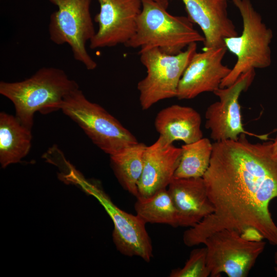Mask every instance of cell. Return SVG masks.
I'll use <instances>...</instances> for the list:
<instances>
[{
    "mask_svg": "<svg viewBox=\"0 0 277 277\" xmlns=\"http://www.w3.org/2000/svg\"><path fill=\"white\" fill-rule=\"evenodd\" d=\"M210 163L203 176L213 211L184 231L187 247L203 244L223 229L241 234L257 230L277 246V225L269 211L277 199V155L273 143H252L241 134L236 140L212 144Z\"/></svg>",
    "mask_w": 277,
    "mask_h": 277,
    "instance_id": "cell-1",
    "label": "cell"
},
{
    "mask_svg": "<svg viewBox=\"0 0 277 277\" xmlns=\"http://www.w3.org/2000/svg\"><path fill=\"white\" fill-rule=\"evenodd\" d=\"M78 88L63 69L52 67H42L23 81L0 82L1 94L12 102L16 117L30 129L35 112L61 110L65 98Z\"/></svg>",
    "mask_w": 277,
    "mask_h": 277,
    "instance_id": "cell-2",
    "label": "cell"
},
{
    "mask_svg": "<svg viewBox=\"0 0 277 277\" xmlns=\"http://www.w3.org/2000/svg\"><path fill=\"white\" fill-rule=\"evenodd\" d=\"M141 1L142 8L135 32L125 46L140 51L156 48L174 55L191 44L204 43L203 35L188 17L173 15L153 0Z\"/></svg>",
    "mask_w": 277,
    "mask_h": 277,
    "instance_id": "cell-3",
    "label": "cell"
},
{
    "mask_svg": "<svg viewBox=\"0 0 277 277\" xmlns=\"http://www.w3.org/2000/svg\"><path fill=\"white\" fill-rule=\"evenodd\" d=\"M239 10L243 21L240 35L227 37L224 44L227 50L236 57L229 74L222 82L220 88L232 85L239 76L251 69L265 68L271 65L269 46L273 34L263 22L250 0H232Z\"/></svg>",
    "mask_w": 277,
    "mask_h": 277,
    "instance_id": "cell-4",
    "label": "cell"
},
{
    "mask_svg": "<svg viewBox=\"0 0 277 277\" xmlns=\"http://www.w3.org/2000/svg\"><path fill=\"white\" fill-rule=\"evenodd\" d=\"M61 110L109 156L138 142L117 119L100 105L88 100L80 88L65 98Z\"/></svg>",
    "mask_w": 277,
    "mask_h": 277,
    "instance_id": "cell-5",
    "label": "cell"
},
{
    "mask_svg": "<svg viewBox=\"0 0 277 277\" xmlns=\"http://www.w3.org/2000/svg\"><path fill=\"white\" fill-rule=\"evenodd\" d=\"M196 49L194 43L174 55L156 48L139 51L140 61L147 72L137 85L143 110H148L161 100L176 97L180 81Z\"/></svg>",
    "mask_w": 277,
    "mask_h": 277,
    "instance_id": "cell-6",
    "label": "cell"
},
{
    "mask_svg": "<svg viewBox=\"0 0 277 277\" xmlns=\"http://www.w3.org/2000/svg\"><path fill=\"white\" fill-rule=\"evenodd\" d=\"M92 0H54L57 10L51 14L48 25L50 40L55 44H68L74 58L89 70L96 62L86 49L96 31L90 13Z\"/></svg>",
    "mask_w": 277,
    "mask_h": 277,
    "instance_id": "cell-7",
    "label": "cell"
},
{
    "mask_svg": "<svg viewBox=\"0 0 277 277\" xmlns=\"http://www.w3.org/2000/svg\"><path fill=\"white\" fill-rule=\"evenodd\" d=\"M203 244L207 249V266L210 277H247L266 242L250 241L234 230L223 229L210 235Z\"/></svg>",
    "mask_w": 277,
    "mask_h": 277,
    "instance_id": "cell-8",
    "label": "cell"
},
{
    "mask_svg": "<svg viewBox=\"0 0 277 277\" xmlns=\"http://www.w3.org/2000/svg\"><path fill=\"white\" fill-rule=\"evenodd\" d=\"M255 74V69L249 70L230 86L213 92L219 101L208 107L205 127L210 130V137L214 141L236 140L241 134L263 138L244 129L239 102L240 95L250 86Z\"/></svg>",
    "mask_w": 277,
    "mask_h": 277,
    "instance_id": "cell-9",
    "label": "cell"
},
{
    "mask_svg": "<svg viewBox=\"0 0 277 277\" xmlns=\"http://www.w3.org/2000/svg\"><path fill=\"white\" fill-rule=\"evenodd\" d=\"M100 11L94 20L98 26L90 41L92 49L124 45L134 34L141 12V0H96Z\"/></svg>",
    "mask_w": 277,
    "mask_h": 277,
    "instance_id": "cell-10",
    "label": "cell"
},
{
    "mask_svg": "<svg viewBox=\"0 0 277 277\" xmlns=\"http://www.w3.org/2000/svg\"><path fill=\"white\" fill-rule=\"evenodd\" d=\"M227 51L224 45L196 52L180 81L176 97L192 99L203 92H214L220 88L231 70L223 63Z\"/></svg>",
    "mask_w": 277,
    "mask_h": 277,
    "instance_id": "cell-11",
    "label": "cell"
},
{
    "mask_svg": "<svg viewBox=\"0 0 277 277\" xmlns=\"http://www.w3.org/2000/svg\"><path fill=\"white\" fill-rule=\"evenodd\" d=\"M89 190L98 199L113 221L112 238L117 250L124 255L138 256L149 262L153 257V248L146 223L137 215L116 206L98 188L91 186Z\"/></svg>",
    "mask_w": 277,
    "mask_h": 277,
    "instance_id": "cell-12",
    "label": "cell"
},
{
    "mask_svg": "<svg viewBox=\"0 0 277 277\" xmlns=\"http://www.w3.org/2000/svg\"><path fill=\"white\" fill-rule=\"evenodd\" d=\"M181 153V148L167 143L160 136L146 146L137 197L149 196L168 187L179 165Z\"/></svg>",
    "mask_w": 277,
    "mask_h": 277,
    "instance_id": "cell-13",
    "label": "cell"
},
{
    "mask_svg": "<svg viewBox=\"0 0 277 277\" xmlns=\"http://www.w3.org/2000/svg\"><path fill=\"white\" fill-rule=\"evenodd\" d=\"M188 18L201 28L207 49L224 46V39L238 35L228 16V0H181Z\"/></svg>",
    "mask_w": 277,
    "mask_h": 277,
    "instance_id": "cell-14",
    "label": "cell"
},
{
    "mask_svg": "<svg viewBox=\"0 0 277 277\" xmlns=\"http://www.w3.org/2000/svg\"><path fill=\"white\" fill-rule=\"evenodd\" d=\"M167 189L177 212L179 226L193 227L213 211L203 177H173Z\"/></svg>",
    "mask_w": 277,
    "mask_h": 277,
    "instance_id": "cell-15",
    "label": "cell"
},
{
    "mask_svg": "<svg viewBox=\"0 0 277 277\" xmlns=\"http://www.w3.org/2000/svg\"><path fill=\"white\" fill-rule=\"evenodd\" d=\"M202 118L194 109L173 105L162 109L154 120L156 131L167 143L175 141L190 144L203 138Z\"/></svg>",
    "mask_w": 277,
    "mask_h": 277,
    "instance_id": "cell-16",
    "label": "cell"
},
{
    "mask_svg": "<svg viewBox=\"0 0 277 277\" xmlns=\"http://www.w3.org/2000/svg\"><path fill=\"white\" fill-rule=\"evenodd\" d=\"M31 129L12 115L0 113V163L2 168L17 163L31 147Z\"/></svg>",
    "mask_w": 277,
    "mask_h": 277,
    "instance_id": "cell-17",
    "label": "cell"
},
{
    "mask_svg": "<svg viewBox=\"0 0 277 277\" xmlns=\"http://www.w3.org/2000/svg\"><path fill=\"white\" fill-rule=\"evenodd\" d=\"M146 145L137 142L110 155L113 172L122 187L136 198L144 163Z\"/></svg>",
    "mask_w": 277,
    "mask_h": 277,
    "instance_id": "cell-18",
    "label": "cell"
},
{
    "mask_svg": "<svg viewBox=\"0 0 277 277\" xmlns=\"http://www.w3.org/2000/svg\"><path fill=\"white\" fill-rule=\"evenodd\" d=\"M134 207L146 223L179 226L177 212L167 188L149 196L137 197Z\"/></svg>",
    "mask_w": 277,
    "mask_h": 277,
    "instance_id": "cell-19",
    "label": "cell"
},
{
    "mask_svg": "<svg viewBox=\"0 0 277 277\" xmlns=\"http://www.w3.org/2000/svg\"><path fill=\"white\" fill-rule=\"evenodd\" d=\"M212 144L207 138L182 145L179 165L174 178L203 177L209 167L212 152Z\"/></svg>",
    "mask_w": 277,
    "mask_h": 277,
    "instance_id": "cell-20",
    "label": "cell"
},
{
    "mask_svg": "<svg viewBox=\"0 0 277 277\" xmlns=\"http://www.w3.org/2000/svg\"><path fill=\"white\" fill-rule=\"evenodd\" d=\"M170 277H208L210 273L207 266V249H193L184 266L172 270Z\"/></svg>",
    "mask_w": 277,
    "mask_h": 277,
    "instance_id": "cell-21",
    "label": "cell"
},
{
    "mask_svg": "<svg viewBox=\"0 0 277 277\" xmlns=\"http://www.w3.org/2000/svg\"><path fill=\"white\" fill-rule=\"evenodd\" d=\"M160 4L163 7L167 9L170 0H153Z\"/></svg>",
    "mask_w": 277,
    "mask_h": 277,
    "instance_id": "cell-22",
    "label": "cell"
},
{
    "mask_svg": "<svg viewBox=\"0 0 277 277\" xmlns=\"http://www.w3.org/2000/svg\"><path fill=\"white\" fill-rule=\"evenodd\" d=\"M274 270L275 273V276L277 277V246H276V249L274 253Z\"/></svg>",
    "mask_w": 277,
    "mask_h": 277,
    "instance_id": "cell-23",
    "label": "cell"
},
{
    "mask_svg": "<svg viewBox=\"0 0 277 277\" xmlns=\"http://www.w3.org/2000/svg\"><path fill=\"white\" fill-rule=\"evenodd\" d=\"M273 151L274 153L277 155V136L274 142L273 143Z\"/></svg>",
    "mask_w": 277,
    "mask_h": 277,
    "instance_id": "cell-24",
    "label": "cell"
},
{
    "mask_svg": "<svg viewBox=\"0 0 277 277\" xmlns=\"http://www.w3.org/2000/svg\"><path fill=\"white\" fill-rule=\"evenodd\" d=\"M49 1L51 3H52V2H53V1L54 0H49Z\"/></svg>",
    "mask_w": 277,
    "mask_h": 277,
    "instance_id": "cell-25",
    "label": "cell"
}]
</instances>
